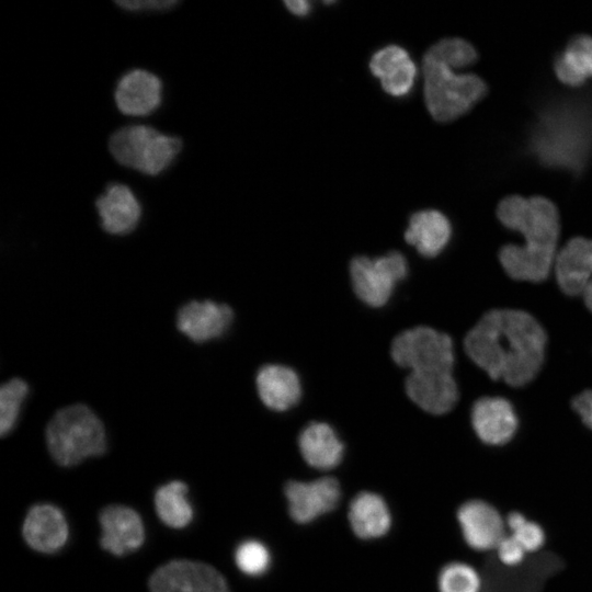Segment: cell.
Returning <instances> with one entry per match:
<instances>
[{"label": "cell", "instance_id": "6da1fadb", "mask_svg": "<svg viewBox=\"0 0 592 592\" xmlns=\"http://www.w3.org/2000/svg\"><path fill=\"white\" fill-rule=\"evenodd\" d=\"M546 343V332L532 315L492 309L466 334L464 348L491 379L522 387L539 372Z\"/></svg>", "mask_w": 592, "mask_h": 592}, {"label": "cell", "instance_id": "7a4b0ae2", "mask_svg": "<svg viewBox=\"0 0 592 592\" xmlns=\"http://www.w3.org/2000/svg\"><path fill=\"white\" fill-rule=\"evenodd\" d=\"M497 215L503 226L524 239L522 244L500 249L499 260L505 273L516 281H545L558 254L560 224L555 204L543 196L510 195L499 203Z\"/></svg>", "mask_w": 592, "mask_h": 592}, {"label": "cell", "instance_id": "3957f363", "mask_svg": "<svg viewBox=\"0 0 592 592\" xmlns=\"http://www.w3.org/2000/svg\"><path fill=\"white\" fill-rule=\"evenodd\" d=\"M527 146L542 164L580 173L592 153V104L579 98L549 102L537 114Z\"/></svg>", "mask_w": 592, "mask_h": 592}, {"label": "cell", "instance_id": "277c9868", "mask_svg": "<svg viewBox=\"0 0 592 592\" xmlns=\"http://www.w3.org/2000/svg\"><path fill=\"white\" fill-rule=\"evenodd\" d=\"M45 435L50 456L64 467L100 456L106 449V435L101 420L81 403L58 410L48 422Z\"/></svg>", "mask_w": 592, "mask_h": 592}, {"label": "cell", "instance_id": "5b68a950", "mask_svg": "<svg viewBox=\"0 0 592 592\" xmlns=\"http://www.w3.org/2000/svg\"><path fill=\"white\" fill-rule=\"evenodd\" d=\"M424 102L437 122H451L468 112L487 92L475 73H459L426 55L422 60Z\"/></svg>", "mask_w": 592, "mask_h": 592}, {"label": "cell", "instance_id": "8992f818", "mask_svg": "<svg viewBox=\"0 0 592 592\" xmlns=\"http://www.w3.org/2000/svg\"><path fill=\"white\" fill-rule=\"evenodd\" d=\"M182 147L181 138L140 124L124 126L109 139L110 152L119 164L147 175L164 171Z\"/></svg>", "mask_w": 592, "mask_h": 592}, {"label": "cell", "instance_id": "52a82bcc", "mask_svg": "<svg viewBox=\"0 0 592 592\" xmlns=\"http://www.w3.org/2000/svg\"><path fill=\"white\" fill-rule=\"evenodd\" d=\"M394 362L410 372H453L454 348L448 334L418 326L397 334L390 345Z\"/></svg>", "mask_w": 592, "mask_h": 592}, {"label": "cell", "instance_id": "ba28073f", "mask_svg": "<svg viewBox=\"0 0 592 592\" xmlns=\"http://www.w3.org/2000/svg\"><path fill=\"white\" fill-rule=\"evenodd\" d=\"M407 274L408 262L398 251L374 259L358 255L350 263L353 291L357 298L371 307L386 305Z\"/></svg>", "mask_w": 592, "mask_h": 592}, {"label": "cell", "instance_id": "9c48e42d", "mask_svg": "<svg viewBox=\"0 0 592 592\" xmlns=\"http://www.w3.org/2000/svg\"><path fill=\"white\" fill-rule=\"evenodd\" d=\"M150 592H230L225 577L213 566L187 559L171 560L149 578Z\"/></svg>", "mask_w": 592, "mask_h": 592}, {"label": "cell", "instance_id": "30bf717a", "mask_svg": "<svg viewBox=\"0 0 592 592\" xmlns=\"http://www.w3.org/2000/svg\"><path fill=\"white\" fill-rule=\"evenodd\" d=\"M291 517L299 524H307L333 511L341 499L339 481L322 477L311 481L289 480L284 487Z\"/></svg>", "mask_w": 592, "mask_h": 592}, {"label": "cell", "instance_id": "8fae6325", "mask_svg": "<svg viewBox=\"0 0 592 592\" xmlns=\"http://www.w3.org/2000/svg\"><path fill=\"white\" fill-rule=\"evenodd\" d=\"M555 274L560 289L581 296L592 312V239H570L557 254Z\"/></svg>", "mask_w": 592, "mask_h": 592}, {"label": "cell", "instance_id": "7c38bea8", "mask_svg": "<svg viewBox=\"0 0 592 592\" xmlns=\"http://www.w3.org/2000/svg\"><path fill=\"white\" fill-rule=\"evenodd\" d=\"M457 521L465 543L477 551L496 549L505 536V520L485 500L464 502L457 510Z\"/></svg>", "mask_w": 592, "mask_h": 592}, {"label": "cell", "instance_id": "4fadbf2b", "mask_svg": "<svg viewBox=\"0 0 592 592\" xmlns=\"http://www.w3.org/2000/svg\"><path fill=\"white\" fill-rule=\"evenodd\" d=\"M100 545L107 553L122 557L136 551L145 540V526L140 515L132 508L111 504L99 514Z\"/></svg>", "mask_w": 592, "mask_h": 592}, {"label": "cell", "instance_id": "5bb4252c", "mask_svg": "<svg viewBox=\"0 0 592 592\" xmlns=\"http://www.w3.org/2000/svg\"><path fill=\"white\" fill-rule=\"evenodd\" d=\"M405 390L419 408L436 415L449 412L458 400L453 372H410Z\"/></svg>", "mask_w": 592, "mask_h": 592}, {"label": "cell", "instance_id": "9a60e30c", "mask_svg": "<svg viewBox=\"0 0 592 592\" xmlns=\"http://www.w3.org/2000/svg\"><path fill=\"white\" fill-rule=\"evenodd\" d=\"M22 535L32 549L43 554H55L66 546L69 526L59 508L50 503H38L26 513Z\"/></svg>", "mask_w": 592, "mask_h": 592}, {"label": "cell", "instance_id": "2e32d148", "mask_svg": "<svg viewBox=\"0 0 592 592\" xmlns=\"http://www.w3.org/2000/svg\"><path fill=\"white\" fill-rule=\"evenodd\" d=\"M471 424L488 445H503L516 433L519 420L512 403L502 397H481L471 408Z\"/></svg>", "mask_w": 592, "mask_h": 592}, {"label": "cell", "instance_id": "e0dca14e", "mask_svg": "<svg viewBox=\"0 0 592 592\" xmlns=\"http://www.w3.org/2000/svg\"><path fill=\"white\" fill-rule=\"evenodd\" d=\"M234 320L232 309L212 300L190 301L177 316L178 329L194 342H205L223 335Z\"/></svg>", "mask_w": 592, "mask_h": 592}, {"label": "cell", "instance_id": "ac0fdd59", "mask_svg": "<svg viewBox=\"0 0 592 592\" xmlns=\"http://www.w3.org/2000/svg\"><path fill=\"white\" fill-rule=\"evenodd\" d=\"M162 98V82L156 75L134 69L126 72L116 84L114 99L121 113L146 116L158 109Z\"/></svg>", "mask_w": 592, "mask_h": 592}, {"label": "cell", "instance_id": "d6986e66", "mask_svg": "<svg viewBox=\"0 0 592 592\" xmlns=\"http://www.w3.org/2000/svg\"><path fill=\"white\" fill-rule=\"evenodd\" d=\"M95 206L102 228L111 235H126L134 230L141 216V207L133 191L125 184L111 183Z\"/></svg>", "mask_w": 592, "mask_h": 592}, {"label": "cell", "instance_id": "ffe728a7", "mask_svg": "<svg viewBox=\"0 0 592 592\" xmlns=\"http://www.w3.org/2000/svg\"><path fill=\"white\" fill-rule=\"evenodd\" d=\"M369 69L392 96L407 95L417 77V66L409 53L398 45H388L371 58Z\"/></svg>", "mask_w": 592, "mask_h": 592}, {"label": "cell", "instance_id": "44dd1931", "mask_svg": "<svg viewBox=\"0 0 592 592\" xmlns=\"http://www.w3.org/2000/svg\"><path fill=\"white\" fill-rule=\"evenodd\" d=\"M259 398L274 411H286L296 406L301 397V384L297 373L284 365L262 366L255 377Z\"/></svg>", "mask_w": 592, "mask_h": 592}, {"label": "cell", "instance_id": "7402d4cb", "mask_svg": "<svg viewBox=\"0 0 592 592\" xmlns=\"http://www.w3.org/2000/svg\"><path fill=\"white\" fill-rule=\"evenodd\" d=\"M298 448L305 462L320 470L337 467L344 455L342 441L326 422L307 424L298 435Z\"/></svg>", "mask_w": 592, "mask_h": 592}, {"label": "cell", "instance_id": "603a6c76", "mask_svg": "<svg viewBox=\"0 0 592 592\" xmlns=\"http://www.w3.org/2000/svg\"><path fill=\"white\" fill-rule=\"evenodd\" d=\"M452 236L448 218L436 209L419 210L411 215L405 240L425 258L439 255Z\"/></svg>", "mask_w": 592, "mask_h": 592}, {"label": "cell", "instance_id": "cb8c5ba5", "mask_svg": "<svg viewBox=\"0 0 592 592\" xmlns=\"http://www.w3.org/2000/svg\"><path fill=\"white\" fill-rule=\"evenodd\" d=\"M348 519L353 533L362 539L379 538L391 526V514L386 501L372 491L358 492L352 499Z\"/></svg>", "mask_w": 592, "mask_h": 592}, {"label": "cell", "instance_id": "d4e9b609", "mask_svg": "<svg viewBox=\"0 0 592 592\" xmlns=\"http://www.w3.org/2000/svg\"><path fill=\"white\" fill-rule=\"evenodd\" d=\"M554 69L561 82L572 87H578L591 78L592 36L572 37L565 49L556 56Z\"/></svg>", "mask_w": 592, "mask_h": 592}, {"label": "cell", "instance_id": "484cf974", "mask_svg": "<svg viewBox=\"0 0 592 592\" xmlns=\"http://www.w3.org/2000/svg\"><path fill=\"white\" fill-rule=\"evenodd\" d=\"M187 493L186 483L180 480L170 481L157 489L155 509L164 525L180 530L192 523L194 509Z\"/></svg>", "mask_w": 592, "mask_h": 592}, {"label": "cell", "instance_id": "4316f807", "mask_svg": "<svg viewBox=\"0 0 592 592\" xmlns=\"http://www.w3.org/2000/svg\"><path fill=\"white\" fill-rule=\"evenodd\" d=\"M481 587L480 574L466 562H448L439 572V592H480Z\"/></svg>", "mask_w": 592, "mask_h": 592}, {"label": "cell", "instance_id": "83f0119b", "mask_svg": "<svg viewBox=\"0 0 592 592\" xmlns=\"http://www.w3.org/2000/svg\"><path fill=\"white\" fill-rule=\"evenodd\" d=\"M235 563L237 568L248 577H261L265 574L272 565V556L269 547L258 539H244L236 547Z\"/></svg>", "mask_w": 592, "mask_h": 592}, {"label": "cell", "instance_id": "f1b7e54d", "mask_svg": "<svg viewBox=\"0 0 592 592\" xmlns=\"http://www.w3.org/2000/svg\"><path fill=\"white\" fill-rule=\"evenodd\" d=\"M452 69L473 65L477 59L474 46L459 37H447L433 44L424 54Z\"/></svg>", "mask_w": 592, "mask_h": 592}, {"label": "cell", "instance_id": "f546056e", "mask_svg": "<svg viewBox=\"0 0 592 592\" xmlns=\"http://www.w3.org/2000/svg\"><path fill=\"white\" fill-rule=\"evenodd\" d=\"M27 390V384L20 378H12L1 386L0 433L2 436H5L13 430Z\"/></svg>", "mask_w": 592, "mask_h": 592}, {"label": "cell", "instance_id": "4dcf8cb0", "mask_svg": "<svg viewBox=\"0 0 592 592\" xmlns=\"http://www.w3.org/2000/svg\"><path fill=\"white\" fill-rule=\"evenodd\" d=\"M505 525L526 553H535L544 546L546 536L543 527L522 513L511 512L505 519Z\"/></svg>", "mask_w": 592, "mask_h": 592}, {"label": "cell", "instance_id": "1f68e13d", "mask_svg": "<svg viewBox=\"0 0 592 592\" xmlns=\"http://www.w3.org/2000/svg\"><path fill=\"white\" fill-rule=\"evenodd\" d=\"M494 550L499 561L506 567L520 566L526 555L524 547L511 534H505Z\"/></svg>", "mask_w": 592, "mask_h": 592}, {"label": "cell", "instance_id": "d6a6232c", "mask_svg": "<svg viewBox=\"0 0 592 592\" xmlns=\"http://www.w3.org/2000/svg\"><path fill=\"white\" fill-rule=\"evenodd\" d=\"M117 5L127 11H164L172 9L179 1L174 0H137V1H116Z\"/></svg>", "mask_w": 592, "mask_h": 592}, {"label": "cell", "instance_id": "836d02e7", "mask_svg": "<svg viewBox=\"0 0 592 592\" xmlns=\"http://www.w3.org/2000/svg\"><path fill=\"white\" fill-rule=\"evenodd\" d=\"M571 406L582 422L592 429V390H584L577 395L572 399Z\"/></svg>", "mask_w": 592, "mask_h": 592}, {"label": "cell", "instance_id": "e575fe53", "mask_svg": "<svg viewBox=\"0 0 592 592\" xmlns=\"http://www.w3.org/2000/svg\"><path fill=\"white\" fill-rule=\"evenodd\" d=\"M286 8L295 15L305 16L310 11V3L305 0H286Z\"/></svg>", "mask_w": 592, "mask_h": 592}]
</instances>
